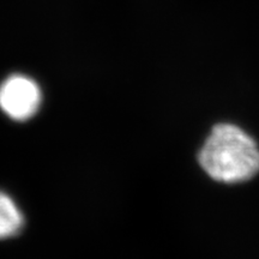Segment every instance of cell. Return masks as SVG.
Returning a JSON list of instances; mask_svg holds the SVG:
<instances>
[{
  "label": "cell",
  "mask_w": 259,
  "mask_h": 259,
  "mask_svg": "<svg viewBox=\"0 0 259 259\" xmlns=\"http://www.w3.org/2000/svg\"><path fill=\"white\" fill-rule=\"evenodd\" d=\"M199 163L212 179L226 184L242 183L259 171V149L240 127L220 124L206 138Z\"/></svg>",
  "instance_id": "1"
},
{
  "label": "cell",
  "mask_w": 259,
  "mask_h": 259,
  "mask_svg": "<svg viewBox=\"0 0 259 259\" xmlns=\"http://www.w3.org/2000/svg\"><path fill=\"white\" fill-rule=\"evenodd\" d=\"M41 100L38 84L24 74H11L0 84V108L16 121H25L36 114Z\"/></svg>",
  "instance_id": "2"
},
{
  "label": "cell",
  "mask_w": 259,
  "mask_h": 259,
  "mask_svg": "<svg viewBox=\"0 0 259 259\" xmlns=\"http://www.w3.org/2000/svg\"><path fill=\"white\" fill-rule=\"evenodd\" d=\"M24 223L23 215L15 200L0 191V239L18 234Z\"/></svg>",
  "instance_id": "3"
}]
</instances>
